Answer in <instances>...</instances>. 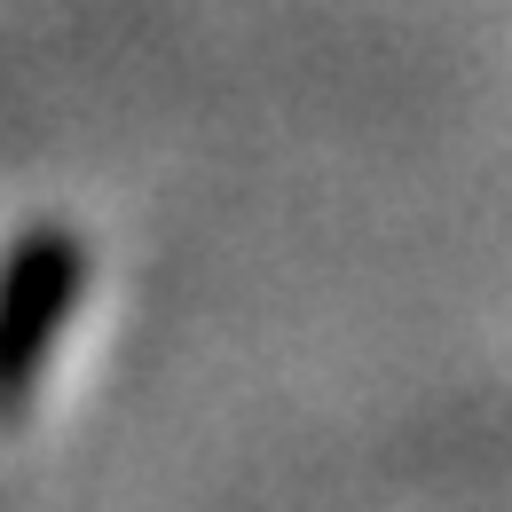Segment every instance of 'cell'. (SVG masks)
Listing matches in <instances>:
<instances>
[{"mask_svg": "<svg viewBox=\"0 0 512 512\" xmlns=\"http://www.w3.org/2000/svg\"><path fill=\"white\" fill-rule=\"evenodd\" d=\"M87 300V245L64 221H32L0 253V418H16L40 379L48 355L64 347L71 316Z\"/></svg>", "mask_w": 512, "mask_h": 512, "instance_id": "obj_1", "label": "cell"}]
</instances>
